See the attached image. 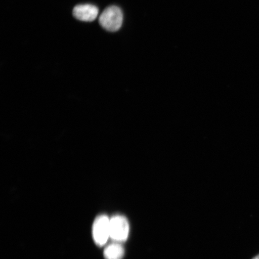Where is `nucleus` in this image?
<instances>
[{"label": "nucleus", "mask_w": 259, "mask_h": 259, "mask_svg": "<svg viewBox=\"0 0 259 259\" xmlns=\"http://www.w3.org/2000/svg\"><path fill=\"white\" fill-rule=\"evenodd\" d=\"M124 252V248L120 244L113 243L105 248L104 256L106 259H122Z\"/></svg>", "instance_id": "39448f33"}, {"label": "nucleus", "mask_w": 259, "mask_h": 259, "mask_svg": "<svg viewBox=\"0 0 259 259\" xmlns=\"http://www.w3.org/2000/svg\"><path fill=\"white\" fill-rule=\"evenodd\" d=\"M99 9L95 5H79L75 6L73 11L74 17L79 21L92 22L99 15Z\"/></svg>", "instance_id": "20e7f679"}, {"label": "nucleus", "mask_w": 259, "mask_h": 259, "mask_svg": "<svg viewBox=\"0 0 259 259\" xmlns=\"http://www.w3.org/2000/svg\"><path fill=\"white\" fill-rule=\"evenodd\" d=\"M130 232L128 220L120 215L110 219V238L117 242L127 240Z\"/></svg>", "instance_id": "f03ea898"}, {"label": "nucleus", "mask_w": 259, "mask_h": 259, "mask_svg": "<svg viewBox=\"0 0 259 259\" xmlns=\"http://www.w3.org/2000/svg\"><path fill=\"white\" fill-rule=\"evenodd\" d=\"M252 259H259V254H258L257 255H256V256H255V257H254Z\"/></svg>", "instance_id": "423d86ee"}, {"label": "nucleus", "mask_w": 259, "mask_h": 259, "mask_svg": "<svg viewBox=\"0 0 259 259\" xmlns=\"http://www.w3.org/2000/svg\"><path fill=\"white\" fill-rule=\"evenodd\" d=\"M93 237L96 244L103 246L110 238V219L106 215L97 217L93 225Z\"/></svg>", "instance_id": "7ed1b4c3"}, {"label": "nucleus", "mask_w": 259, "mask_h": 259, "mask_svg": "<svg viewBox=\"0 0 259 259\" xmlns=\"http://www.w3.org/2000/svg\"><path fill=\"white\" fill-rule=\"evenodd\" d=\"M123 22V14L118 6H112L106 8L99 18V23L105 30L115 32L120 29Z\"/></svg>", "instance_id": "f257e3e1"}]
</instances>
